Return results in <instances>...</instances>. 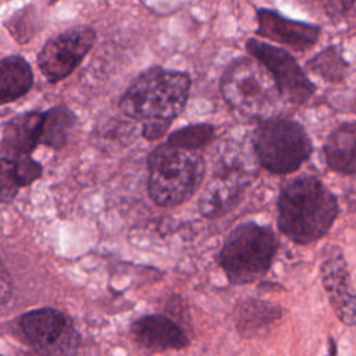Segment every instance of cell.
<instances>
[{"label":"cell","instance_id":"7a4b0ae2","mask_svg":"<svg viewBox=\"0 0 356 356\" xmlns=\"http://www.w3.org/2000/svg\"><path fill=\"white\" fill-rule=\"evenodd\" d=\"M191 88L188 75L163 68L140 74L121 97V110L145 122L170 124L185 107Z\"/></svg>","mask_w":356,"mask_h":356},{"label":"cell","instance_id":"3957f363","mask_svg":"<svg viewBox=\"0 0 356 356\" xmlns=\"http://www.w3.org/2000/svg\"><path fill=\"white\" fill-rule=\"evenodd\" d=\"M203 172V159L196 150L165 142L149 156V195L159 206H178L196 192Z\"/></svg>","mask_w":356,"mask_h":356},{"label":"cell","instance_id":"cb8c5ba5","mask_svg":"<svg viewBox=\"0 0 356 356\" xmlns=\"http://www.w3.org/2000/svg\"><path fill=\"white\" fill-rule=\"evenodd\" d=\"M0 356H1V355H0Z\"/></svg>","mask_w":356,"mask_h":356},{"label":"cell","instance_id":"4fadbf2b","mask_svg":"<svg viewBox=\"0 0 356 356\" xmlns=\"http://www.w3.org/2000/svg\"><path fill=\"white\" fill-rule=\"evenodd\" d=\"M43 113L19 114L7 122L1 140V150L11 160L28 157L40 139Z\"/></svg>","mask_w":356,"mask_h":356},{"label":"cell","instance_id":"6da1fadb","mask_svg":"<svg viewBox=\"0 0 356 356\" xmlns=\"http://www.w3.org/2000/svg\"><path fill=\"white\" fill-rule=\"evenodd\" d=\"M338 216L334 195L314 177L286 184L278 199V228L292 242L309 245L321 239Z\"/></svg>","mask_w":356,"mask_h":356},{"label":"cell","instance_id":"9a60e30c","mask_svg":"<svg viewBox=\"0 0 356 356\" xmlns=\"http://www.w3.org/2000/svg\"><path fill=\"white\" fill-rule=\"evenodd\" d=\"M324 156L331 170L356 174V124L348 122L335 128L324 146Z\"/></svg>","mask_w":356,"mask_h":356},{"label":"cell","instance_id":"d6986e66","mask_svg":"<svg viewBox=\"0 0 356 356\" xmlns=\"http://www.w3.org/2000/svg\"><path fill=\"white\" fill-rule=\"evenodd\" d=\"M21 186L24 185L17 161L0 159V203L11 202Z\"/></svg>","mask_w":356,"mask_h":356},{"label":"cell","instance_id":"ba28073f","mask_svg":"<svg viewBox=\"0 0 356 356\" xmlns=\"http://www.w3.org/2000/svg\"><path fill=\"white\" fill-rule=\"evenodd\" d=\"M96 39L90 26H72L51 38L38 56L40 72L49 82L68 76L89 53Z\"/></svg>","mask_w":356,"mask_h":356},{"label":"cell","instance_id":"8992f818","mask_svg":"<svg viewBox=\"0 0 356 356\" xmlns=\"http://www.w3.org/2000/svg\"><path fill=\"white\" fill-rule=\"evenodd\" d=\"M254 152L261 165L275 174L298 170L312 153L305 129L291 120H267L254 135Z\"/></svg>","mask_w":356,"mask_h":356},{"label":"cell","instance_id":"ac0fdd59","mask_svg":"<svg viewBox=\"0 0 356 356\" xmlns=\"http://www.w3.org/2000/svg\"><path fill=\"white\" fill-rule=\"evenodd\" d=\"M211 138H213V128L206 124H199V125H189L172 132L167 142L182 149L197 150L199 147L204 146Z\"/></svg>","mask_w":356,"mask_h":356},{"label":"cell","instance_id":"5b68a950","mask_svg":"<svg viewBox=\"0 0 356 356\" xmlns=\"http://www.w3.org/2000/svg\"><path fill=\"white\" fill-rule=\"evenodd\" d=\"M221 92L229 106L248 117L271 115L282 97L268 70L250 58L235 60L227 68Z\"/></svg>","mask_w":356,"mask_h":356},{"label":"cell","instance_id":"44dd1931","mask_svg":"<svg viewBox=\"0 0 356 356\" xmlns=\"http://www.w3.org/2000/svg\"><path fill=\"white\" fill-rule=\"evenodd\" d=\"M327 57H328V61L325 60V57L321 54L318 57H316L313 61L316 64V71L318 70V74H321L323 76L328 78V79H338L339 78V72H342V64L339 63L341 58L334 54L332 51H327Z\"/></svg>","mask_w":356,"mask_h":356},{"label":"cell","instance_id":"52a82bcc","mask_svg":"<svg viewBox=\"0 0 356 356\" xmlns=\"http://www.w3.org/2000/svg\"><path fill=\"white\" fill-rule=\"evenodd\" d=\"M32 348L43 356H72L79 346V334L60 310H31L19 323Z\"/></svg>","mask_w":356,"mask_h":356},{"label":"cell","instance_id":"277c9868","mask_svg":"<svg viewBox=\"0 0 356 356\" xmlns=\"http://www.w3.org/2000/svg\"><path fill=\"white\" fill-rule=\"evenodd\" d=\"M277 246L275 234L270 227L243 222L225 238L218 264L231 284H252L268 273Z\"/></svg>","mask_w":356,"mask_h":356},{"label":"cell","instance_id":"7402d4cb","mask_svg":"<svg viewBox=\"0 0 356 356\" xmlns=\"http://www.w3.org/2000/svg\"><path fill=\"white\" fill-rule=\"evenodd\" d=\"M11 293V280L3 264L0 263V305H3Z\"/></svg>","mask_w":356,"mask_h":356},{"label":"cell","instance_id":"e0dca14e","mask_svg":"<svg viewBox=\"0 0 356 356\" xmlns=\"http://www.w3.org/2000/svg\"><path fill=\"white\" fill-rule=\"evenodd\" d=\"M76 124L75 114L65 106H56L43 113L39 143L61 149Z\"/></svg>","mask_w":356,"mask_h":356},{"label":"cell","instance_id":"ffe728a7","mask_svg":"<svg viewBox=\"0 0 356 356\" xmlns=\"http://www.w3.org/2000/svg\"><path fill=\"white\" fill-rule=\"evenodd\" d=\"M317 13L327 18H339L349 11L356 0H307Z\"/></svg>","mask_w":356,"mask_h":356},{"label":"cell","instance_id":"2e32d148","mask_svg":"<svg viewBox=\"0 0 356 356\" xmlns=\"http://www.w3.org/2000/svg\"><path fill=\"white\" fill-rule=\"evenodd\" d=\"M33 83L28 61L18 56L0 60V104H7L24 96Z\"/></svg>","mask_w":356,"mask_h":356},{"label":"cell","instance_id":"7c38bea8","mask_svg":"<svg viewBox=\"0 0 356 356\" xmlns=\"http://www.w3.org/2000/svg\"><path fill=\"white\" fill-rule=\"evenodd\" d=\"M257 22V32L261 36L298 51H303L312 47L320 35V29L317 26L291 21L270 10H259Z\"/></svg>","mask_w":356,"mask_h":356},{"label":"cell","instance_id":"8fae6325","mask_svg":"<svg viewBox=\"0 0 356 356\" xmlns=\"http://www.w3.org/2000/svg\"><path fill=\"white\" fill-rule=\"evenodd\" d=\"M131 332L142 348L154 352L179 350L189 345L184 330L163 314H149L135 320Z\"/></svg>","mask_w":356,"mask_h":356},{"label":"cell","instance_id":"603a6c76","mask_svg":"<svg viewBox=\"0 0 356 356\" xmlns=\"http://www.w3.org/2000/svg\"><path fill=\"white\" fill-rule=\"evenodd\" d=\"M330 342H331V356H335V342L332 338H330Z\"/></svg>","mask_w":356,"mask_h":356},{"label":"cell","instance_id":"5bb4252c","mask_svg":"<svg viewBox=\"0 0 356 356\" xmlns=\"http://www.w3.org/2000/svg\"><path fill=\"white\" fill-rule=\"evenodd\" d=\"M284 310L266 300L245 299L239 302L234 310V320L236 331L245 338L260 337L268 331L280 318Z\"/></svg>","mask_w":356,"mask_h":356},{"label":"cell","instance_id":"30bf717a","mask_svg":"<svg viewBox=\"0 0 356 356\" xmlns=\"http://www.w3.org/2000/svg\"><path fill=\"white\" fill-rule=\"evenodd\" d=\"M320 277L335 316L345 325H356V292L339 249H334V252L324 257L320 267Z\"/></svg>","mask_w":356,"mask_h":356},{"label":"cell","instance_id":"9c48e42d","mask_svg":"<svg viewBox=\"0 0 356 356\" xmlns=\"http://www.w3.org/2000/svg\"><path fill=\"white\" fill-rule=\"evenodd\" d=\"M246 47L273 75L282 97L293 104H302L312 97L314 85L288 51L256 39L248 40Z\"/></svg>","mask_w":356,"mask_h":356}]
</instances>
